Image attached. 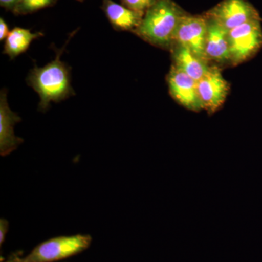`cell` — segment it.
Segmentation results:
<instances>
[{"label": "cell", "instance_id": "cell-19", "mask_svg": "<svg viewBox=\"0 0 262 262\" xmlns=\"http://www.w3.org/2000/svg\"><path fill=\"white\" fill-rule=\"evenodd\" d=\"M5 262H27L26 261L25 258L20 257V256H17V255H13L10 256L6 261Z\"/></svg>", "mask_w": 262, "mask_h": 262}, {"label": "cell", "instance_id": "cell-1", "mask_svg": "<svg viewBox=\"0 0 262 262\" xmlns=\"http://www.w3.org/2000/svg\"><path fill=\"white\" fill-rule=\"evenodd\" d=\"M186 14L173 0H158L146 10L140 25L133 32L151 46L171 49L181 19Z\"/></svg>", "mask_w": 262, "mask_h": 262}, {"label": "cell", "instance_id": "cell-17", "mask_svg": "<svg viewBox=\"0 0 262 262\" xmlns=\"http://www.w3.org/2000/svg\"><path fill=\"white\" fill-rule=\"evenodd\" d=\"M10 31L8 24L3 18H0V40H5L9 35Z\"/></svg>", "mask_w": 262, "mask_h": 262}, {"label": "cell", "instance_id": "cell-20", "mask_svg": "<svg viewBox=\"0 0 262 262\" xmlns=\"http://www.w3.org/2000/svg\"><path fill=\"white\" fill-rule=\"evenodd\" d=\"M77 1H78V2H83L84 0H77Z\"/></svg>", "mask_w": 262, "mask_h": 262}, {"label": "cell", "instance_id": "cell-11", "mask_svg": "<svg viewBox=\"0 0 262 262\" xmlns=\"http://www.w3.org/2000/svg\"><path fill=\"white\" fill-rule=\"evenodd\" d=\"M101 8L113 28L117 31L134 32L140 25L144 15L113 0H102Z\"/></svg>", "mask_w": 262, "mask_h": 262}, {"label": "cell", "instance_id": "cell-3", "mask_svg": "<svg viewBox=\"0 0 262 262\" xmlns=\"http://www.w3.org/2000/svg\"><path fill=\"white\" fill-rule=\"evenodd\" d=\"M92 237L89 234L61 236L45 241L31 251L27 262H54L78 254L91 246Z\"/></svg>", "mask_w": 262, "mask_h": 262}, {"label": "cell", "instance_id": "cell-12", "mask_svg": "<svg viewBox=\"0 0 262 262\" xmlns=\"http://www.w3.org/2000/svg\"><path fill=\"white\" fill-rule=\"evenodd\" d=\"M170 51L173 65L196 82L204 77L211 67L208 61L196 56L190 50L182 45H174Z\"/></svg>", "mask_w": 262, "mask_h": 262}, {"label": "cell", "instance_id": "cell-9", "mask_svg": "<svg viewBox=\"0 0 262 262\" xmlns=\"http://www.w3.org/2000/svg\"><path fill=\"white\" fill-rule=\"evenodd\" d=\"M21 121L18 114L12 111L7 101V91L0 94V155L5 157L14 151L24 139L15 136L14 127Z\"/></svg>", "mask_w": 262, "mask_h": 262}, {"label": "cell", "instance_id": "cell-5", "mask_svg": "<svg viewBox=\"0 0 262 262\" xmlns=\"http://www.w3.org/2000/svg\"><path fill=\"white\" fill-rule=\"evenodd\" d=\"M203 110L214 113L224 104L230 85L224 78L218 66H211L204 77L196 82Z\"/></svg>", "mask_w": 262, "mask_h": 262}, {"label": "cell", "instance_id": "cell-15", "mask_svg": "<svg viewBox=\"0 0 262 262\" xmlns=\"http://www.w3.org/2000/svg\"><path fill=\"white\" fill-rule=\"evenodd\" d=\"M122 5H125L129 9L139 13H145L150 7L158 0H120Z\"/></svg>", "mask_w": 262, "mask_h": 262}, {"label": "cell", "instance_id": "cell-18", "mask_svg": "<svg viewBox=\"0 0 262 262\" xmlns=\"http://www.w3.org/2000/svg\"><path fill=\"white\" fill-rule=\"evenodd\" d=\"M19 0H0V5L10 11H13Z\"/></svg>", "mask_w": 262, "mask_h": 262}, {"label": "cell", "instance_id": "cell-16", "mask_svg": "<svg viewBox=\"0 0 262 262\" xmlns=\"http://www.w3.org/2000/svg\"><path fill=\"white\" fill-rule=\"evenodd\" d=\"M8 229H9V222L5 219H1L0 220V244L1 246L4 243Z\"/></svg>", "mask_w": 262, "mask_h": 262}, {"label": "cell", "instance_id": "cell-13", "mask_svg": "<svg viewBox=\"0 0 262 262\" xmlns=\"http://www.w3.org/2000/svg\"><path fill=\"white\" fill-rule=\"evenodd\" d=\"M42 32L32 33L29 29L15 27L10 31L9 35L5 39L3 53L8 55L11 59H14L28 50L31 43L42 37Z\"/></svg>", "mask_w": 262, "mask_h": 262}, {"label": "cell", "instance_id": "cell-4", "mask_svg": "<svg viewBox=\"0 0 262 262\" xmlns=\"http://www.w3.org/2000/svg\"><path fill=\"white\" fill-rule=\"evenodd\" d=\"M228 42L231 65H238L251 58L261 46L260 19L250 20L229 30Z\"/></svg>", "mask_w": 262, "mask_h": 262}, {"label": "cell", "instance_id": "cell-2", "mask_svg": "<svg viewBox=\"0 0 262 262\" xmlns=\"http://www.w3.org/2000/svg\"><path fill=\"white\" fill-rule=\"evenodd\" d=\"M69 41L57 52L56 58L53 61L44 67H34L27 77V84L40 98L39 111L46 112L51 102H60L75 94L71 85L70 68L61 61V55Z\"/></svg>", "mask_w": 262, "mask_h": 262}, {"label": "cell", "instance_id": "cell-8", "mask_svg": "<svg viewBox=\"0 0 262 262\" xmlns=\"http://www.w3.org/2000/svg\"><path fill=\"white\" fill-rule=\"evenodd\" d=\"M167 82L170 94L179 104L191 111L203 110L198 95L196 81L192 77L172 65L167 76Z\"/></svg>", "mask_w": 262, "mask_h": 262}, {"label": "cell", "instance_id": "cell-7", "mask_svg": "<svg viewBox=\"0 0 262 262\" xmlns=\"http://www.w3.org/2000/svg\"><path fill=\"white\" fill-rule=\"evenodd\" d=\"M205 16L213 19L227 30L260 19L256 10L246 0H223L208 10Z\"/></svg>", "mask_w": 262, "mask_h": 262}, {"label": "cell", "instance_id": "cell-6", "mask_svg": "<svg viewBox=\"0 0 262 262\" xmlns=\"http://www.w3.org/2000/svg\"><path fill=\"white\" fill-rule=\"evenodd\" d=\"M207 30L208 21L205 15L199 16L186 13L181 19L176 32L175 44L182 45L196 56L208 61L205 55Z\"/></svg>", "mask_w": 262, "mask_h": 262}, {"label": "cell", "instance_id": "cell-14", "mask_svg": "<svg viewBox=\"0 0 262 262\" xmlns=\"http://www.w3.org/2000/svg\"><path fill=\"white\" fill-rule=\"evenodd\" d=\"M58 0H19L13 10L15 15H27L53 6Z\"/></svg>", "mask_w": 262, "mask_h": 262}, {"label": "cell", "instance_id": "cell-10", "mask_svg": "<svg viewBox=\"0 0 262 262\" xmlns=\"http://www.w3.org/2000/svg\"><path fill=\"white\" fill-rule=\"evenodd\" d=\"M206 18L208 21L205 46V55L207 61L214 62L219 65H231L228 42L229 30L213 19Z\"/></svg>", "mask_w": 262, "mask_h": 262}]
</instances>
